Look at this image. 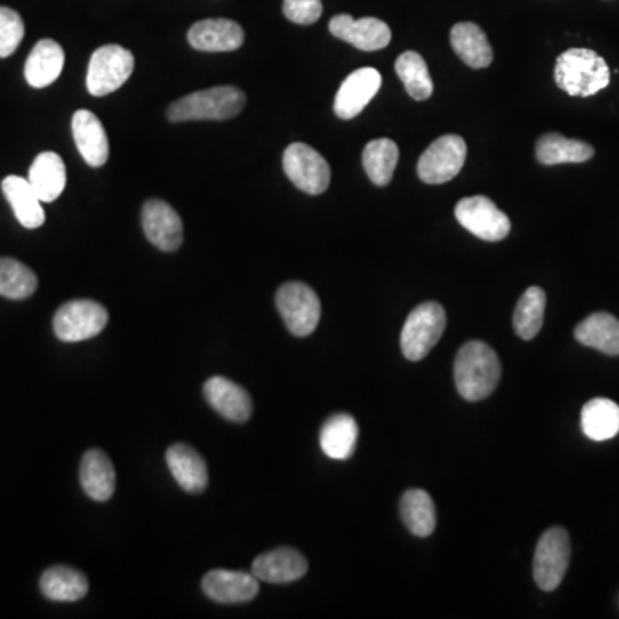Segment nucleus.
<instances>
[{"label":"nucleus","mask_w":619,"mask_h":619,"mask_svg":"<svg viewBox=\"0 0 619 619\" xmlns=\"http://www.w3.org/2000/svg\"><path fill=\"white\" fill-rule=\"evenodd\" d=\"M247 106V95L236 86H214L172 102L167 118L172 122L226 121Z\"/></svg>","instance_id":"f03ea898"},{"label":"nucleus","mask_w":619,"mask_h":619,"mask_svg":"<svg viewBox=\"0 0 619 619\" xmlns=\"http://www.w3.org/2000/svg\"><path fill=\"white\" fill-rule=\"evenodd\" d=\"M64 50L57 41L45 38L38 41L26 59L25 78L33 88H45L61 76Z\"/></svg>","instance_id":"4be33fe9"},{"label":"nucleus","mask_w":619,"mask_h":619,"mask_svg":"<svg viewBox=\"0 0 619 619\" xmlns=\"http://www.w3.org/2000/svg\"><path fill=\"white\" fill-rule=\"evenodd\" d=\"M283 167L293 184L303 193H324L331 184L328 160L305 143H293L284 151Z\"/></svg>","instance_id":"9d476101"},{"label":"nucleus","mask_w":619,"mask_h":619,"mask_svg":"<svg viewBox=\"0 0 619 619\" xmlns=\"http://www.w3.org/2000/svg\"><path fill=\"white\" fill-rule=\"evenodd\" d=\"M308 561L300 550L291 547H279L269 550L251 564V573L259 582L289 583L307 575Z\"/></svg>","instance_id":"a211bd4d"},{"label":"nucleus","mask_w":619,"mask_h":619,"mask_svg":"<svg viewBox=\"0 0 619 619\" xmlns=\"http://www.w3.org/2000/svg\"><path fill=\"white\" fill-rule=\"evenodd\" d=\"M80 481L88 498L104 502L112 498L116 490V469L104 451H86L80 466Z\"/></svg>","instance_id":"412c9836"},{"label":"nucleus","mask_w":619,"mask_h":619,"mask_svg":"<svg viewBox=\"0 0 619 619\" xmlns=\"http://www.w3.org/2000/svg\"><path fill=\"white\" fill-rule=\"evenodd\" d=\"M454 215L466 231L490 243L502 241L511 231L510 217L499 211L492 200L481 194L460 200Z\"/></svg>","instance_id":"9b49d317"},{"label":"nucleus","mask_w":619,"mask_h":619,"mask_svg":"<svg viewBox=\"0 0 619 619\" xmlns=\"http://www.w3.org/2000/svg\"><path fill=\"white\" fill-rule=\"evenodd\" d=\"M575 337L583 346L619 357V320L611 313H592L576 325Z\"/></svg>","instance_id":"393cba45"},{"label":"nucleus","mask_w":619,"mask_h":619,"mask_svg":"<svg viewBox=\"0 0 619 619\" xmlns=\"http://www.w3.org/2000/svg\"><path fill=\"white\" fill-rule=\"evenodd\" d=\"M109 322L104 305L92 300L68 301L53 317V332L64 343L92 340L98 336Z\"/></svg>","instance_id":"6e6552de"},{"label":"nucleus","mask_w":619,"mask_h":619,"mask_svg":"<svg viewBox=\"0 0 619 619\" xmlns=\"http://www.w3.org/2000/svg\"><path fill=\"white\" fill-rule=\"evenodd\" d=\"M397 160L400 148L389 138H379L367 143L361 155L365 172L377 187H388L389 182L393 181Z\"/></svg>","instance_id":"2f4dec72"},{"label":"nucleus","mask_w":619,"mask_h":619,"mask_svg":"<svg viewBox=\"0 0 619 619\" xmlns=\"http://www.w3.org/2000/svg\"><path fill=\"white\" fill-rule=\"evenodd\" d=\"M466 160V143L457 134L438 138L418 160V178L427 184H444L462 172Z\"/></svg>","instance_id":"1a4fd4ad"},{"label":"nucleus","mask_w":619,"mask_h":619,"mask_svg":"<svg viewBox=\"0 0 619 619\" xmlns=\"http://www.w3.org/2000/svg\"><path fill=\"white\" fill-rule=\"evenodd\" d=\"M445 310L436 301L418 305L401 332V349L408 360L420 361L429 355L430 349L441 341L444 334Z\"/></svg>","instance_id":"20e7f679"},{"label":"nucleus","mask_w":619,"mask_h":619,"mask_svg":"<svg viewBox=\"0 0 619 619\" xmlns=\"http://www.w3.org/2000/svg\"><path fill=\"white\" fill-rule=\"evenodd\" d=\"M143 231L155 248L176 251L182 245V221L163 200H148L142 211Z\"/></svg>","instance_id":"4468645a"},{"label":"nucleus","mask_w":619,"mask_h":619,"mask_svg":"<svg viewBox=\"0 0 619 619\" xmlns=\"http://www.w3.org/2000/svg\"><path fill=\"white\" fill-rule=\"evenodd\" d=\"M41 594L56 603H74L88 594V579L69 567H52L40 579Z\"/></svg>","instance_id":"c85d7f7f"},{"label":"nucleus","mask_w":619,"mask_h":619,"mask_svg":"<svg viewBox=\"0 0 619 619\" xmlns=\"http://www.w3.org/2000/svg\"><path fill=\"white\" fill-rule=\"evenodd\" d=\"M358 442V424L348 413H337L320 430V448L332 460H348Z\"/></svg>","instance_id":"bb28decb"},{"label":"nucleus","mask_w":619,"mask_h":619,"mask_svg":"<svg viewBox=\"0 0 619 619\" xmlns=\"http://www.w3.org/2000/svg\"><path fill=\"white\" fill-rule=\"evenodd\" d=\"M501 379L498 353L481 341L463 344L454 360V384L465 400L480 401L495 393Z\"/></svg>","instance_id":"f257e3e1"},{"label":"nucleus","mask_w":619,"mask_h":619,"mask_svg":"<svg viewBox=\"0 0 619 619\" xmlns=\"http://www.w3.org/2000/svg\"><path fill=\"white\" fill-rule=\"evenodd\" d=\"M382 76L377 69L361 68L353 71L343 83L334 100V114L337 118L349 121L357 118L370 100L381 90Z\"/></svg>","instance_id":"f8f14e48"},{"label":"nucleus","mask_w":619,"mask_h":619,"mask_svg":"<svg viewBox=\"0 0 619 619\" xmlns=\"http://www.w3.org/2000/svg\"><path fill=\"white\" fill-rule=\"evenodd\" d=\"M202 588L214 603L243 604L255 599L260 583L253 573L212 570L203 576Z\"/></svg>","instance_id":"2eb2a0df"},{"label":"nucleus","mask_w":619,"mask_h":619,"mask_svg":"<svg viewBox=\"0 0 619 619\" xmlns=\"http://www.w3.org/2000/svg\"><path fill=\"white\" fill-rule=\"evenodd\" d=\"M329 29L334 37L348 41L353 47L365 50V52L384 49L393 37L391 28L385 25L384 21L377 20V17L355 20L349 14H337L332 17Z\"/></svg>","instance_id":"ddd939ff"},{"label":"nucleus","mask_w":619,"mask_h":619,"mask_svg":"<svg viewBox=\"0 0 619 619\" xmlns=\"http://www.w3.org/2000/svg\"><path fill=\"white\" fill-rule=\"evenodd\" d=\"M556 85L571 97H592L611 82V73L599 53L591 49H570L556 61Z\"/></svg>","instance_id":"7ed1b4c3"},{"label":"nucleus","mask_w":619,"mask_h":619,"mask_svg":"<svg viewBox=\"0 0 619 619\" xmlns=\"http://www.w3.org/2000/svg\"><path fill=\"white\" fill-rule=\"evenodd\" d=\"M2 191L5 199L13 206L14 215L20 221L21 226L26 229H37L44 226L45 212L41 209V200L33 190L28 179L20 178V176H8L2 181Z\"/></svg>","instance_id":"cd10ccee"},{"label":"nucleus","mask_w":619,"mask_h":619,"mask_svg":"<svg viewBox=\"0 0 619 619\" xmlns=\"http://www.w3.org/2000/svg\"><path fill=\"white\" fill-rule=\"evenodd\" d=\"M167 466L179 486L191 495H200L209 484V469L199 451L188 444H172L166 453Z\"/></svg>","instance_id":"aec40b11"},{"label":"nucleus","mask_w":619,"mask_h":619,"mask_svg":"<svg viewBox=\"0 0 619 619\" xmlns=\"http://www.w3.org/2000/svg\"><path fill=\"white\" fill-rule=\"evenodd\" d=\"M594 146L582 140H571L558 133H547L538 138L535 155L543 166L558 164H582L594 157Z\"/></svg>","instance_id":"b1692460"},{"label":"nucleus","mask_w":619,"mask_h":619,"mask_svg":"<svg viewBox=\"0 0 619 619\" xmlns=\"http://www.w3.org/2000/svg\"><path fill=\"white\" fill-rule=\"evenodd\" d=\"M284 16L296 25H313L322 16V0H284Z\"/></svg>","instance_id":"e433bc0d"},{"label":"nucleus","mask_w":619,"mask_h":619,"mask_svg":"<svg viewBox=\"0 0 619 619\" xmlns=\"http://www.w3.org/2000/svg\"><path fill=\"white\" fill-rule=\"evenodd\" d=\"M206 401L215 412L221 413L226 420L243 424L250 420L253 412V401L247 389L229 381L226 377H211L203 385Z\"/></svg>","instance_id":"dca6fc26"},{"label":"nucleus","mask_w":619,"mask_h":619,"mask_svg":"<svg viewBox=\"0 0 619 619\" xmlns=\"http://www.w3.org/2000/svg\"><path fill=\"white\" fill-rule=\"evenodd\" d=\"M37 288V274L28 265L14 259H0V296L26 300Z\"/></svg>","instance_id":"f704fd0d"},{"label":"nucleus","mask_w":619,"mask_h":619,"mask_svg":"<svg viewBox=\"0 0 619 619\" xmlns=\"http://www.w3.org/2000/svg\"><path fill=\"white\" fill-rule=\"evenodd\" d=\"M191 47L202 52H231L238 50L245 41L241 26L231 20H203L194 23L188 32Z\"/></svg>","instance_id":"f3484780"},{"label":"nucleus","mask_w":619,"mask_h":619,"mask_svg":"<svg viewBox=\"0 0 619 619\" xmlns=\"http://www.w3.org/2000/svg\"><path fill=\"white\" fill-rule=\"evenodd\" d=\"M25 38V23L14 9L0 5V59L13 56Z\"/></svg>","instance_id":"c9c22d12"},{"label":"nucleus","mask_w":619,"mask_h":619,"mask_svg":"<svg viewBox=\"0 0 619 619\" xmlns=\"http://www.w3.org/2000/svg\"><path fill=\"white\" fill-rule=\"evenodd\" d=\"M396 73L413 100H427L432 97L433 82L426 59L418 52L401 53L396 61Z\"/></svg>","instance_id":"72a5a7b5"},{"label":"nucleus","mask_w":619,"mask_h":619,"mask_svg":"<svg viewBox=\"0 0 619 619\" xmlns=\"http://www.w3.org/2000/svg\"><path fill=\"white\" fill-rule=\"evenodd\" d=\"M73 136L78 151L92 167H102L109 158V138L100 119L90 110H78L73 116Z\"/></svg>","instance_id":"6ab92c4d"},{"label":"nucleus","mask_w":619,"mask_h":619,"mask_svg":"<svg viewBox=\"0 0 619 619\" xmlns=\"http://www.w3.org/2000/svg\"><path fill=\"white\" fill-rule=\"evenodd\" d=\"M546 291L538 286H532L523 293L519 305L514 308V331L522 340L531 341L537 336L544 325V313H546Z\"/></svg>","instance_id":"473e14b6"},{"label":"nucleus","mask_w":619,"mask_h":619,"mask_svg":"<svg viewBox=\"0 0 619 619\" xmlns=\"http://www.w3.org/2000/svg\"><path fill=\"white\" fill-rule=\"evenodd\" d=\"M134 69V57L121 45H104L90 59L86 88L94 97H106L121 88Z\"/></svg>","instance_id":"39448f33"},{"label":"nucleus","mask_w":619,"mask_h":619,"mask_svg":"<svg viewBox=\"0 0 619 619\" xmlns=\"http://www.w3.org/2000/svg\"><path fill=\"white\" fill-rule=\"evenodd\" d=\"M582 430L592 441H609L619 433V406L606 397L588 401L582 409Z\"/></svg>","instance_id":"c756f323"},{"label":"nucleus","mask_w":619,"mask_h":619,"mask_svg":"<svg viewBox=\"0 0 619 619\" xmlns=\"http://www.w3.org/2000/svg\"><path fill=\"white\" fill-rule=\"evenodd\" d=\"M275 305L284 324L295 336H310L319 325L322 313L319 296L305 283L283 284L275 295Z\"/></svg>","instance_id":"423d86ee"},{"label":"nucleus","mask_w":619,"mask_h":619,"mask_svg":"<svg viewBox=\"0 0 619 619\" xmlns=\"http://www.w3.org/2000/svg\"><path fill=\"white\" fill-rule=\"evenodd\" d=\"M570 535L561 526L544 532L534 556V580L543 591L550 592L563 582L570 567Z\"/></svg>","instance_id":"0eeeda50"},{"label":"nucleus","mask_w":619,"mask_h":619,"mask_svg":"<svg viewBox=\"0 0 619 619\" xmlns=\"http://www.w3.org/2000/svg\"><path fill=\"white\" fill-rule=\"evenodd\" d=\"M400 510L401 519L413 535L429 537L436 531L438 514H436L432 498L427 495L426 490H406L401 498Z\"/></svg>","instance_id":"7c9ffc66"},{"label":"nucleus","mask_w":619,"mask_h":619,"mask_svg":"<svg viewBox=\"0 0 619 619\" xmlns=\"http://www.w3.org/2000/svg\"><path fill=\"white\" fill-rule=\"evenodd\" d=\"M29 184L44 203L56 202L66 188V166L61 155L44 152L29 167Z\"/></svg>","instance_id":"a878e982"},{"label":"nucleus","mask_w":619,"mask_h":619,"mask_svg":"<svg viewBox=\"0 0 619 619\" xmlns=\"http://www.w3.org/2000/svg\"><path fill=\"white\" fill-rule=\"evenodd\" d=\"M451 47L469 68H489L495 59L486 32L475 23L454 25L451 29Z\"/></svg>","instance_id":"5701e85b"}]
</instances>
